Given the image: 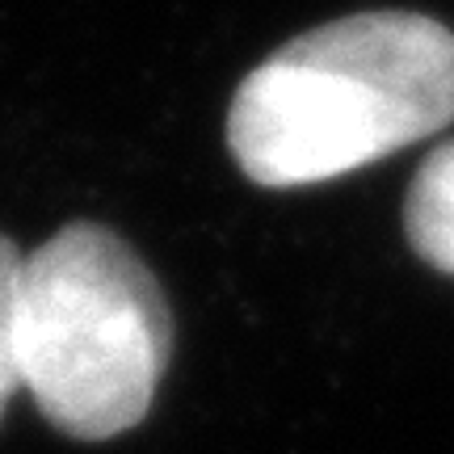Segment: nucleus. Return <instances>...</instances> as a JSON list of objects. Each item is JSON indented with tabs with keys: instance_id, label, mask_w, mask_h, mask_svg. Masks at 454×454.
Here are the masks:
<instances>
[{
	"instance_id": "obj_1",
	"label": "nucleus",
	"mask_w": 454,
	"mask_h": 454,
	"mask_svg": "<svg viewBox=\"0 0 454 454\" xmlns=\"http://www.w3.org/2000/svg\"><path fill=\"white\" fill-rule=\"evenodd\" d=\"M454 122V30L374 9L325 21L261 59L227 110V147L265 190L325 185Z\"/></svg>"
},
{
	"instance_id": "obj_2",
	"label": "nucleus",
	"mask_w": 454,
	"mask_h": 454,
	"mask_svg": "<svg viewBox=\"0 0 454 454\" xmlns=\"http://www.w3.org/2000/svg\"><path fill=\"white\" fill-rule=\"evenodd\" d=\"M21 387L64 434H127L156 400L173 316L127 240L98 223L51 236L21 270Z\"/></svg>"
},
{
	"instance_id": "obj_3",
	"label": "nucleus",
	"mask_w": 454,
	"mask_h": 454,
	"mask_svg": "<svg viewBox=\"0 0 454 454\" xmlns=\"http://www.w3.org/2000/svg\"><path fill=\"white\" fill-rule=\"evenodd\" d=\"M404 231L429 270L454 278V144L429 152L417 168L404 202Z\"/></svg>"
},
{
	"instance_id": "obj_4",
	"label": "nucleus",
	"mask_w": 454,
	"mask_h": 454,
	"mask_svg": "<svg viewBox=\"0 0 454 454\" xmlns=\"http://www.w3.org/2000/svg\"><path fill=\"white\" fill-rule=\"evenodd\" d=\"M21 270L26 257L0 236V412L9 404V395L21 387Z\"/></svg>"
}]
</instances>
